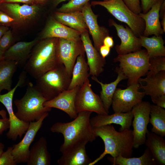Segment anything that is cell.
<instances>
[{
	"label": "cell",
	"mask_w": 165,
	"mask_h": 165,
	"mask_svg": "<svg viewBox=\"0 0 165 165\" xmlns=\"http://www.w3.org/2000/svg\"><path fill=\"white\" fill-rule=\"evenodd\" d=\"M139 88L143 89L145 95H149L153 102L165 108V71L138 80Z\"/></svg>",
	"instance_id": "cell-12"
},
{
	"label": "cell",
	"mask_w": 165,
	"mask_h": 165,
	"mask_svg": "<svg viewBox=\"0 0 165 165\" xmlns=\"http://www.w3.org/2000/svg\"><path fill=\"white\" fill-rule=\"evenodd\" d=\"M48 0H35V4H43L46 3Z\"/></svg>",
	"instance_id": "cell-49"
},
{
	"label": "cell",
	"mask_w": 165,
	"mask_h": 165,
	"mask_svg": "<svg viewBox=\"0 0 165 165\" xmlns=\"http://www.w3.org/2000/svg\"><path fill=\"white\" fill-rule=\"evenodd\" d=\"M165 14V1H164L161 4L159 11V17L162 19L163 15Z\"/></svg>",
	"instance_id": "cell-45"
},
{
	"label": "cell",
	"mask_w": 165,
	"mask_h": 165,
	"mask_svg": "<svg viewBox=\"0 0 165 165\" xmlns=\"http://www.w3.org/2000/svg\"><path fill=\"white\" fill-rule=\"evenodd\" d=\"M14 61L4 59L0 62V94L3 90L12 89V79L18 67Z\"/></svg>",
	"instance_id": "cell-31"
},
{
	"label": "cell",
	"mask_w": 165,
	"mask_h": 165,
	"mask_svg": "<svg viewBox=\"0 0 165 165\" xmlns=\"http://www.w3.org/2000/svg\"><path fill=\"white\" fill-rule=\"evenodd\" d=\"M145 144L150 151L156 165L165 164V141L163 137L148 131Z\"/></svg>",
	"instance_id": "cell-27"
},
{
	"label": "cell",
	"mask_w": 165,
	"mask_h": 165,
	"mask_svg": "<svg viewBox=\"0 0 165 165\" xmlns=\"http://www.w3.org/2000/svg\"></svg>",
	"instance_id": "cell-54"
},
{
	"label": "cell",
	"mask_w": 165,
	"mask_h": 165,
	"mask_svg": "<svg viewBox=\"0 0 165 165\" xmlns=\"http://www.w3.org/2000/svg\"><path fill=\"white\" fill-rule=\"evenodd\" d=\"M133 115L131 110L124 113H115L112 115L98 114L90 119L93 128L112 124L121 126L120 130L130 129L132 125Z\"/></svg>",
	"instance_id": "cell-21"
},
{
	"label": "cell",
	"mask_w": 165,
	"mask_h": 165,
	"mask_svg": "<svg viewBox=\"0 0 165 165\" xmlns=\"http://www.w3.org/2000/svg\"><path fill=\"white\" fill-rule=\"evenodd\" d=\"M159 0H141V6L143 13H145L148 12L155 4Z\"/></svg>",
	"instance_id": "cell-39"
},
{
	"label": "cell",
	"mask_w": 165,
	"mask_h": 165,
	"mask_svg": "<svg viewBox=\"0 0 165 165\" xmlns=\"http://www.w3.org/2000/svg\"><path fill=\"white\" fill-rule=\"evenodd\" d=\"M13 42L12 34L11 30H9L0 38V50L4 53L13 45Z\"/></svg>",
	"instance_id": "cell-37"
},
{
	"label": "cell",
	"mask_w": 165,
	"mask_h": 165,
	"mask_svg": "<svg viewBox=\"0 0 165 165\" xmlns=\"http://www.w3.org/2000/svg\"><path fill=\"white\" fill-rule=\"evenodd\" d=\"M75 106L77 114L81 112L89 111L96 112L97 114H108L105 109L100 96L92 90L89 79L77 91Z\"/></svg>",
	"instance_id": "cell-11"
},
{
	"label": "cell",
	"mask_w": 165,
	"mask_h": 165,
	"mask_svg": "<svg viewBox=\"0 0 165 165\" xmlns=\"http://www.w3.org/2000/svg\"><path fill=\"white\" fill-rule=\"evenodd\" d=\"M162 20L161 22V24L162 27V29L164 32H165V14H164Z\"/></svg>",
	"instance_id": "cell-47"
},
{
	"label": "cell",
	"mask_w": 165,
	"mask_h": 165,
	"mask_svg": "<svg viewBox=\"0 0 165 165\" xmlns=\"http://www.w3.org/2000/svg\"><path fill=\"white\" fill-rule=\"evenodd\" d=\"M93 129L95 137H100L103 141L105 149L89 165L95 164L107 154L110 155L113 158L120 155L127 158L131 157L134 148L132 130L127 129L118 132L111 124L93 128Z\"/></svg>",
	"instance_id": "cell-2"
},
{
	"label": "cell",
	"mask_w": 165,
	"mask_h": 165,
	"mask_svg": "<svg viewBox=\"0 0 165 165\" xmlns=\"http://www.w3.org/2000/svg\"><path fill=\"white\" fill-rule=\"evenodd\" d=\"M19 3L29 5L35 4V0H0V4L3 3Z\"/></svg>",
	"instance_id": "cell-42"
},
{
	"label": "cell",
	"mask_w": 165,
	"mask_h": 165,
	"mask_svg": "<svg viewBox=\"0 0 165 165\" xmlns=\"http://www.w3.org/2000/svg\"><path fill=\"white\" fill-rule=\"evenodd\" d=\"M58 53L60 63L64 65L68 73L72 76L77 57L80 55H85V51L81 39L58 38Z\"/></svg>",
	"instance_id": "cell-13"
},
{
	"label": "cell",
	"mask_w": 165,
	"mask_h": 165,
	"mask_svg": "<svg viewBox=\"0 0 165 165\" xmlns=\"http://www.w3.org/2000/svg\"><path fill=\"white\" fill-rule=\"evenodd\" d=\"M90 0H70L68 3L63 4L57 10L59 12L68 13L81 11L86 4Z\"/></svg>",
	"instance_id": "cell-34"
},
{
	"label": "cell",
	"mask_w": 165,
	"mask_h": 165,
	"mask_svg": "<svg viewBox=\"0 0 165 165\" xmlns=\"http://www.w3.org/2000/svg\"><path fill=\"white\" fill-rule=\"evenodd\" d=\"M151 105L148 102L142 101L131 110L134 118L132 125L134 148H138L145 143L148 131L147 126L149 123Z\"/></svg>",
	"instance_id": "cell-10"
},
{
	"label": "cell",
	"mask_w": 165,
	"mask_h": 165,
	"mask_svg": "<svg viewBox=\"0 0 165 165\" xmlns=\"http://www.w3.org/2000/svg\"><path fill=\"white\" fill-rule=\"evenodd\" d=\"M127 7L134 13L138 14L141 9L140 0H123Z\"/></svg>",
	"instance_id": "cell-38"
},
{
	"label": "cell",
	"mask_w": 165,
	"mask_h": 165,
	"mask_svg": "<svg viewBox=\"0 0 165 165\" xmlns=\"http://www.w3.org/2000/svg\"><path fill=\"white\" fill-rule=\"evenodd\" d=\"M54 18L61 23L81 33L88 30V29L81 11L68 13L55 12Z\"/></svg>",
	"instance_id": "cell-28"
},
{
	"label": "cell",
	"mask_w": 165,
	"mask_h": 165,
	"mask_svg": "<svg viewBox=\"0 0 165 165\" xmlns=\"http://www.w3.org/2000/svg\"><path fill=\"white\" fill-rule=\"evenodd\" d=\"M110 48L104 45H102L100 48L99 51L102 57L105 58L109 54L110 51Z\"/></svg>",
	"instance_id": "cell-43"
},
{
	"label": "cell",
	"mask_w": 165,
	"mask_h": 165,
	"mask_svg": "<svg viewBox=\"0 0 165 165\" xmlns=\"http://www.w3.org/2000/svg\"><path fill=\"white\" fill-rule=\"evenodd\" d=\"M150 67L146 76L155 75L159 72L165 71V57H157L149 58Z\"/></svg>",
	"instance_id": "cell-35"
},
{
	"label": "cell",
	"mask_w": 165,
	"mask_h": 165,
	"mask_svg": "<svg viewBox=\"0 0 165 165\" xmlns=\"http://www.w3.org/2000/svg\"><path fill=\"white\" fill-rule=\"evenodd\" d=\"M71 77L62 64L35 79V86L44 97L49 101L68 89Z\"/></svg>",
	"instance_id": "cell-5"
},
{
	"label": "cell",
	"mask_w": 165,
	"mask_h": 165,
	"mask_svg": "<svg viewBox=\"0 0 165 165\" xmlns=\"http://www.w3.org/2000/svg\"><path fill=\"white\" fill-rule=\"evenodd\" d=\"M9 30L8 26L4 25L0 26V38L4 33Z\"/></svg>",
	"instance_id": "cell-46"
},
{
	"label": "cell",
	"mask_w": 165,
	"mask_h": 165,
	"mask_svg": "<svg viewBox=\"0 0 165 165\" xmlns=\"http://www.w3.org/2000/svg\"><path fill=\"white\" fill-rule=\"evenodd\" d=\"M38 42L35 38L29 42H19L10 46L4 53V59L16 62L18 66H24L32 50Z\"/></svg>",
	"instance_id": "cell-22"
},
{
	"label": "cell",
	"mask_w": 165,
	"mask_h": 165,
	"mask_svg": "<svg viewBox=\"0 0 165 165\" xmlns=\"http://www.w3.org/2000/svg\"><path fill=\"white\" fill-rule=\"evenodd\" d=\"M67 0H54V5L55 6H56L59 4L60 3L64 2Z\"/></svg>",
	"instance_id": "cell-50"
},
{
	"label": "cell",
	"mask_w": 165,
	"mask_h": 165,
	"mask_svg": "<svg viewBox=\"0 0 165 165\" xmlns=\"http://www.w3.org/2000/svg\"><path fill=\"white\" fill-rule=\"evenodd\" d=\"M28 165H49L51 158L48 150L47 142L43 137H41L30 150Z\"/></svg>",
	"instance_id": "cell-25"
},
{
	"label": "cell",
	"mask_w": 165,
	"mask_h": 165,
	"mask_svg": "<svg viewBox=\"0 0 165 165\" xmlns=\"http://www.w3.org/2000/svg\"><path fill=\"white\" fill-rule=\"evenodd\" d=\"M14 20L7 14L0 10V23L3 25L8 26L11 25Z\"/></svg>",
	"instance_id": "cell-40"
},
{
	"label": "cell",
	"mask_w": 165,
	"mask_h": 165,
	"mask_svg": "<svg viewBox=\"0 0 165 165\" xmlns=\"http://www.w3.org/2000/svg\"><path fill=\"white\" fill-rule=\"evenodd\" d=\"M149 122L152 132L162 137L165 136V110L157 105H151Z\"/></svg>",
	"instance_id": "cell-33"
},
{
	"label": "cell",
	"mask_w": 165,
	"mask_h": 165,
	"mask_svg": "<svg viewBox=\"0 0 165 165\" xmlns=\"http://www.w3.org/2000/svg\"><path fill=\"white\" fill-rule=\"evenodd\" d=\"M4 53L0 50V62L4 59Z\"/></svg>",
	"instance_id": "cell-52"
},
{
	"label": "cell",
	"mask_w": 165,
	"mask_h": 165,
	"mask_svg": "<svg viewBox=\"0 0 165 165\" xmlns=\"http://www.w3.org/2000/svg\"><path fill=\"white\" fill-rule=\"evenodd\" d=\"M13 146L8 147L0 156V165H16L17 163L13 156L12 151Z\"/></svg>",
	"instance_id": "cell-36"
},
{
	"label": "cell",
	"mask_w": 165,
	"mask_h": 165,
	"mask_svg": "<svg viewBox=\"0 0 165 165\" xmlns=\"http://www.w3.org/2000/svg\"><path fill=\"white\" fill-rule=\"evenodd\" d=\"M81 33L64 25L51 18L47 22L41 35L43 39L56 38L79 40L81 39Z\"/></svg>",
	"instance_id": "cell-20"
},
{
	"label": "cell",
	"mask_w": 165,
	"mask_h": 165,
	"mask_svg": "<svg viewBox=\"0 0 165 165\" xmlns=\"http://www.w3.org/2000/svg\"><path fill=\"white\" fill-rule=\"evenodd\" d=\"M10 124L8 118L0 119V135L9 128Z\"/></svg>",
	"instance_id": "cell-41"
},
{
	"label": "cell",
	"mask_w": 165,
	"mask_h": 165,
	"mask_svg": "<svg viewBox=\"0 0 165 165\" xmlns=\"http://www.w3.org/2000/svg\"><path fill=\"white\" fill-rule=\"evenodd\" d=\"M27 73L22 71L19 76L18 82L14 87L8 92L3 94H0V102L5 106L9 114L10 126L9 130L6 134L7 137L13 141L20 138L25 134L29 125V123L23 121L16 116L13 108V100L14 93L18 87L24 84L27 79Z\"/></svg>",
	"instance_id": "cell-8"
},
{
	"label": "cell",
	"mask_w": 165,
	"mask_h": 165,
	"mask_svg": "<svg viewBox=\"0 0 165 165\" xmlns=\"http://www.w3.org/2000/svg\"><path fill=\"white\" fill-rule=\"evenodd\" d=\"M149 57L145 50L124 54L118 55L114 62L119 63V67L128 79L127 85L138 83L141 77L146 75L150 67Z\"/></svg>",
	"instance_id": "cell-6"
},
{
	"label": "cell",
	"mask_w": 165,
	"mask_h": 165,
	"mask_svg": "<svg viewBox=\"0 0 165 165\" xmlns=\"http://www.w3.org/2000/svg\"><path fill=\"white\" fill-rule=\"evenodd\" d=\"M108 159L113 165H156V163L147 147L143 154L139 157H125L120 155L115 158L109 157Z\"/></svg>",
	"instance_id": "cell-32"
},
{
	"label": "cell",
	"mask_w": 165,
	"mask_h": 165,
	"mask_svg": "<svg viewBox=\"0 0 165 165\" xmlns=\"http://www.w3.org/2000/svg\"><path fill=\"white\" fill-rule=\"evenodd\" d=\"M92 113L89 111L79 112L73 121L57 122L51 127V132L61 133L63 136L64 141L60 148L62 153L74 146L87 144L96 139L90 122Z\"/></svg>",
	"instance_id": "cell-1"
},
{
	"label": "cell",
	"mask_w": 165,
	"mask_h": 165,
	"mask_svg": "<svg viewBox=\"0 0 165 165\" xmlns=\"http://www.w3.org/2000/svg\"><path fill=\"white\" fill-rule=\"evenodd\" d=\"M109 23L110 26L115 27L121 40V44L115 47L118 55L127 54L141 49L139 37H137L130 28L127 26L125 28L123 25L117 24L113 19H109Z\"/></svg>",
	"instance_id": "cell-16"
},
{
	"label": "cell",
	"mask_w": 165,
	"mask_h": 165,
	"mask_svg": "<svg viewBox=\"0 0 165 165\" xmlns=\"http://www.w3.org/2000/svg\"><path fill=\"white\" fill-rule=\"evenodd\" d=\"M139 38L141 46L146 49L149 58L165 57L164 42L161 35L150 38L141 35Z\"/></svg>",
	"instance_id": "cell-30"
},
{
	"label": "cell",
	"mask_w": 165,
	"mask_h": 165,
	"mask_svg": "<svg viewBox=\"0 0 165 165\" xmlns=\"http://www.w3.org/2000/svg\"><path fill=\"white\" fill-rule=\"evenodd\" d=\"M40 10L36 4L21 5L18 3H3L0 4V10L14 20L12 25H22L33 20Z\"/></svg>",
	"instance_id": "cell-15"
},
{
	"label": "cell",
	"mask_w": 165,
	"mask_h": 165,
	"mask_svg": "<svg viewBox=\"0 0 165 165\" xmlns=\"http://www.w3.org/2000/svg\"><path fill=\"white\" fill-rule=\"evenodd\" d=\"M115 71L118 74L116 79L114 81L108 84L102 83L95 76H91L92 79L99 83L101 86V90L100 93V97L105 109L108 114L112 105L113 94L118 84L121 80L127 79L119 67L116 68Z\"/></svg>",
	"instance_id": "cell-26"
},
{
	"label": "cell",
	"mask_w": 165,
	"mask_h": 165,
	"mask_svg": "<svg viewBox=\"0 0 165 165\" xmlns=\"http://www.w3.org/2000/svg\"><path fill=\"white\" fill-rule=\"evenodd\" d=\"M114 44V42L112 37L108 35L104 38L103 45L111 48L113 46Z\"/></svg>",
	"instance_id": "cell-44"
},
{
	"label": "cell",
	"mask_w": 165,
	"mask_h": 165,
	"mask_svg": "<svg viewBox=\"0 0 165 165\" xmlns=\"http://www.w3.org/2000/svg\"><path fill=\"white\" fill-rule=\"evenodd\" d=\"M47 101L35 85L29 82L24 96L14 101L17 109L15 115L20 119L25 122L38 121L51 110V108L43 105Z\"/></svg>",
	"instance_id": "cell-4"
},
{
	"label": "cell",
	"mask_w": 165,
	"mask_h": 165,
	"mask_svg": "<svg viewBox=\"0 0 165 165\" xmlns=\"http://www.w3.org/2000/svg\"><path fill=\"white\" fill-rule=\"evenodd\" d=\"M58 38L43 39L33 47L24 70L35 79L62 64L58 53Z\"/></svg>",
	"instance_id": "cell-3"
},
{
	"label": "cell",
	"mask_w": 165,
	"mask_h": 165,
	"mask_svg": "<svg viewBox=\"0 0 165 165\" xmlns=\"http://www.w3.org/2000/svg\"><path fill=\"white\" fill-rule=\"evenodd\" d=\"M80 87L77 86L73 89L63 91L54 98L45 101L44 106L61 110L66 113L71 118L75 119L78 116L75 108V100Z\"/></svg>",
	"instance_id": "cell-18"
},
{
	"label": "cell",
	"mask_w": 165,
	"mask_h": 165,
	"mask_svg": "<svg viewBox=\"0 0 165 165\" xmlns=\"http://www.w3.org/2000/svg\"><path fill=\"white\" fill-rule=\"evenodd\" d=\"M0 116H1L3 118L7 117V112L6 111L3 109L0 110Z\"/></svg>",
	"instance_id": "cell-48"
},
{
	"label": "cell",
	"mask_w": 165,
	"mask_h": 165,
	"mask_svg": "<svg viewBox=\"0 0 165 165\" xmlns=\"http://www.w3.org/2000/svg\"><path fill=\"white\" fill-rule=\"evenodd\" d=\"M103 1H109L110 0H103Z\"/></svg>",
	"instance_id": "cell-53"
},
{
	"label": "cell",
	"mask_w": 165,
	"mask_h": 165,
	"mask_svg": "<svg viewBox=\"0 0 165 165\" xmlns=\"http://www.w3.org/2000/svg\"><path fill=\"white\" fill-rule=\"evenodd\" d=\"M5 146L4 144L1 142H0V156L4 152L3 150Z\"/></svg>",
	"instance_id": "cell-51"
},
{
	"label": "cell",
	"mask_w": 165,
	"mask_h": 165,
	"mask_svg": "<svg viewBox=\"0 0 165 165\" xmlns=\"http://www.w3.org/2000/svg\"><path fill=\"white\" fill-rule=\"evenodd\" d=\"M85 55L79 56L73 67L71 82L68 90L73 89L77 86L81 87L90 75Z\"/></svg>",
	"instance_id": "cell-29"
},
{
	"label": "cell",
	"mask_w": 165,
	"mask_h": 165,
	"mask_svg": "<svg viewBox=\"0 0 165 165\" xmlns=\"http://www.w3.org/2000/svg\"><path fill=\"white\" fill-rule=\"evenodd\" d=\"M138 82L133 83L125 89L116 90L112 99V105L115 113H124L131 111L133 107L142 101L144 92H139Z\"/></svg>",
	"instance_id": "cell-9"
},
{
	"label": "cell",
	"mask_w": 165,
	"mask_h": 165,
	"mask_svg": "<svg viewBox=\"0 0 165 165\" xmlns=\"http://www.w3.org/2000/svg\"><path fill=\"white\" fill-rule=\"evenodd\" d=\"M164 1L159 0L146 13H141L138 14L145 22V27L143 35L148 37L153 35L157 36L164 33L159 20L160 9Z\"/></svg>",
	"instance_id": "cell-23"
},
{
	"label": "cell",
	"mask_w": 165,
	"mask_h": 165,
	"mask_svg": "<svg viewBox=\"0 0 165 165\" xmlns=\"http://www.w3.org/2000/svg\"><path fill=\"white\" fill-rule=\"evenodd\" d=\"M91 6L89 2H88L84 6L82 12L88 29L92 37L94 46L99 51L100 47L103 45L104 38L109 35V31L105 28L100 26L98 24V15L94 13Z\"/></svg>",
	"instance_id": "cell-19"
},
{
	"label": "cell",
	"mask_w": 165,
	"mask_h": 165,
	"mask_svg": "<svg viewBox=\"0 0 165 165\" xmlns=\"http://www.w3.org/2000/svg\"><path fill=\"white\" fill-rule=\"evenodd\" d=\"M80 38L86 55L90 74L97 77L104 71L105 60L92 45L88 30L81 33Z\"/></svg>",
	"instance_id": "cell-17"
},
{
	"label": "cell",
	"mask_w": 165,
	"mask_h": 165,
	"mask_svg": "<svg viewBox=\"0 0 165 165\" xmlns=\"http://www.w3.org/2000/svg\"><path fill=\"white\" fill-rule=\"evenodd\" d=\"M86 144L74 146L62 153L59 165H89L92 161L86 152Z\"/></svg>",
	"instance_id": "cell-24"
},
{
	"label": "cell",
	"mask_w": 165,
	"mask_h": 165,
	"mask_svg": "<svg viewBox=\"0 0 165 165\" xmlns=\"http://www.w3.org/2000/svg\"><path fill=\"white\" fill-rule=\"evenodd\" d=\"M48 115V113L38 120L30 122L22 139L13 146L12 153L17 164L27 162L30 153V146L42 126L44 119Z\"/></svg>",
	"instance_id": "cell-14"
},
{
	"label": "cell",
	"mask_w": 165,
	"mask_h": 165,
	"mask_svg": "<svg viewBox=\"0 0 165 165\" xmlns=\"http://www.w3.org/2000/svg\"><path fill=\"white\" fill-rule=\"evenodd\" d=\"M90 4L104 7L116 19L126 24L137 37L143 35L145 27L144 20L132 11L123 0L94 1Z\"/></svg>",
	"instance_id": "cell-7"
}]
</instances>
